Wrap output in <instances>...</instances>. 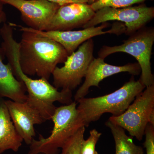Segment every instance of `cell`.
Wrapping results in <instances>:
<instances>
[{"label": "cell", "instance_id": "obj_4", "mask_svg": "<svg viewBox=\"0 0 154 154\" xmlns=\"http://www.w3.org/2000/svg\"><path fill=\"white\" fill-rule=\"evenodd\" d=\"M77 105L74 101L69 105L57 107L51 119L54 123L51 134L47 137L39 134L38 140L33 139L28 154H58L59 149L62 148L80 128L85 126Z\"/></svg>", "mask_w": 154, "mask_h": 154}, {"label": "cell", "instance_id": "obj_10", "mask_svg": "<svg viewBox=\"0 0 154 154\" xmlns=\"http://www.w3.org/2000/svg\"><path fill=\"white\" fill-rule=\"evenodd\" d=\"M107 22L102 23L98 27L84 28L82 30L68 31H42L35 30L42 36L53 39L61 45L65 49L68 55L74 52L80 45L93 37L107 33L119 35L125 32L123 24H114L110 30L103 31L108 26Z\"/></svg>", "mask_w": 154, "mask_h": 154}, {"label": "cell", "instance_id": "obj_1", "mask_svg": "<svg viewBox=\"0 0 154 154\" xmlns=\"http://www.w3.org/2000/svg\"><path fill=\"white\" fill-rule=\"evenodd\" d=\"M17 26L22 32L19 48L22 71L28 76L36 75L49 80L57 65L66 60L69 55L66 50L57 42L31 28Z\"/></svg>", "mask_w": 154, "mask_h": 154}, {"label": "cell", "instance_id": "obj_15", "mask_svg": "<svg viewBox=\"0 0 154 154\" xmlns=\"http://www.w3.org/2000/svg\"><path fill=\"white\" fill-rule=\"evenodd\" d=\"M23 141L11 119L5 99H0V154L8 150L18 152Z\"/></svg>", "mask_w": 154, "mask_h": 154}, {"label": "cell", "instance_id": "obj_16", "mask_svg": "<svg viewBox=\"0 0 154 154\" xmlns=\"http://www.w3.org/2000/svg\"><path fill=\"white\" fill-rule=\"evenodd\" d=\"M105 124L110 128L113 135L115 144V154H144L143 149L135 144L132 137L128 136L123 128L109 120Z\"/></svg>", "mask_w": 154, "mask_h": 154}, {"label": "cell", "instance_id": "obj_6", "mask_svg": "<svg viewBox=\"0 0 154 154\" xmlns=\"http://www.w3.org/2000/svg\"><path fill=\"white\" fill-rule=\"evenodd\" d=\"M108 120L121 127L131 137L142 140L148 124L154 126V85L146 87L121 115Z\"/></svg>", "mask_w": 154, "mask_h": 154}, {"label": "cell", "instance_id": "obj_20", "mask_svg": "<svg viewBox=\"0 0 154 154\" xmlns=\"http://www.w3.org/2000/svg\"><path fill=\"white\" fill-rule=\"evenodd\" d=\"M145 140L144 146L146 149V154H154V126L148 124L145 130Z\"/></svg>", "mask_w": 154, "mask_h": 154}, {"label": "cell", "instance_id": "obj_21", "mask_svg": "<svg viewBox=\"0 0 154 154\" xmlns=\"http://www.w3.org/2000/svg\"><path fill=\"white\" fill-rule=\"evenodd\" d=\"M47 1L57 3L60 5L72 3H88V0H47Z\"/></svg>", "mask_w": 154, "mask_h": 154}, {"label": "cell", "instance_id": "obj_2", "mask_svg": "<svg viewBox=\"0 0 154 154\" xmlns=\"http://www.w3.org/2000/svg\"><path fill=\"white\" fill-rule=\"evenodd\" d=\"M19 43L16 42H8L3 46L4 55L8 59L14 76L25 86L28 92L27 104L36 110L45 121L51 120L57 108L54 102L65 105L71 104L73 102L72 91L65 90L59 91L48 80L43 78L34 79L25 74L19 64Z\"/></svg>", "mask_w": 154, "mask_h": 154}, {"label": "cell", "instance_id": "obj_5", "mask_svg": "<svg viewBox=\"0 0 154 154\" xmlns=\"http://www.w3.org/2000/svg\"><path fill=\"white\" fill-rule=\"evenodd\" d=\"M154 42V28L145 26L130 35L120 45L102 46L98 52V56L103 59L117 52L125 53L132 56L140 67L141 75L140 79L146 87H148L154 85L150 62Z\"/></svg>", "mask_w": 154, "mask_h": 154}, {"label": "cell", "instance_id": "obj_9", "mask_svg": "<svg viewBox=\"0 0 154 154\" xmlns=\"http://www.w3.org/2000/svg\"><path fill=\"white\" fill-rule=\"evenodd\" d=\"M20 12L28 28L45 31L60 5L47 0H0Z\"/></svg>", "mask_w": 154, "mask_h": 154}, {"label": "cell", "instance_id": "obj_19", "mask_svg": "<svg viewBox=\"0 0 154 154\" xmlns=\"http://www.w3.org/2000/svg\"><path fill=\"white\" fill-rule=\"evenodd\" d=\"M101 135L102 133L96 129L91 131L88 139L83 140L81 154H98L96 150V146Z\"/></svg>", "mask_w": 154, "mask_h": 154}, {"label": "cell", "instance_id": "obj_17", "mask_svg": "<svg viewBox=\"0 0 154 154\" xmlns=\"http://www.w3.org/2000/svg\"><path fill=\"white\" fill-rule=\"evenodd\" d=\"M85 127H82L72 137L62 148L61 154H81Z\"/></svg>", "mask_w": 154, "mask_h": 154}, {"label": "cell", "instance_id": "obj_14", "mask_svg": "<svg viewBox=\"0 0 154 154\" xmlns=\"http://www.w3.org/2000/svg\"><path fill=\"white\" fill-rule=\"evenodd\" d=\"M7 21L4 11L0 13V25ZM3 53L0 48V99L7 98L14 102H25L27 99L26 88L22 82L14 76L11 66L3 61Z\"/></svg>", "mask_w": 154, "mask_h": 154}, {"label": "cell", "instance_id": "obj_18", "mask_svg": "<svg viewBox=\"0 0 154 154\" xmlns=\"http://www.w3.org/2000/svg\"><path fill=\"white\" fill-rule=\"evenodd\" d=\"M147 1L153 0H96L91 5L95 12L105 7L121 8L130 7L135 4H142Z\"/></svg>", "mask_w": 154, "mask_h": 154}, {"label": "cell", "instance_id": "obj_7", "mask_svg": "<svg viewBox=\"0 0 154 154\" xmlns=\"http://www.w3.org/2000/svg\"><path fill=\"white\" fill-rule=\"evenodd\" d=\"M94 47L93 39H88L68 55L63 66L56 67L52 74L55 88L72 91L79 85L94 58Z\"/></svg>", "mask_w": 154, "mask_h": 154}, {"label": "cell", "instance_id": "obj_3", "mask_svg": "<svg viewBox=\"0 0 154 154\" xmlns=\"http://www.w3.org/2000/svg\"><path fill=\"white\" fill-rule=\"evenodd\" d=\"M145 88L140 79L135 81L132 75L128 82L111 94L80 99L77 102V109L85 126L99 120L104 113H111L113 116L121 115Z\"/></svg>", "mask_w": 154, "mask_h": 154}, {"label": "cell", "instance_id": "obj_12", "mask_svg": "<svg viewBox=\"0 0 154 154\" xmlns=\"http://www.w3.org/2000/svg\"><path fill=\"white\" fill-rule=\"evenodd\" d=\"M128 72L133 76L138 75L141 69L138 63H129L122 66H116L106 63L104 59L100 57L93 59L85 77V81L78 89L74 96V101L78 102L85 97L91 87H99L101 81L116 74Z\"/></svg>", "mask_w": 154, "mask_h": 154}, {"label": "cell", "instance_id": "obj_23", "mask_svg": "<svg viewBox=\"0 0 154 154\" xmlns=\"http://www.w3.org/2000/svg\"><path fill=\"white\" fill-rule=\"evenodd\" d=\"M96 1V0H88V4L91 5V4H93V3L94 2Z\"/></svg>", "mask_w": 154, "mask_h": 154}, {"label": "cell", "instance_id": "obj_11", "mask_svg": "<svg viewBox=\"0 0 154 154\" xmlns=\"http://www.w3.org/2000/svg\"><path fill=\"white\" fill-rule=\"evenodd\" d=\"M88 3H72L60 6L45 31H68L83 28L94 17Z\"/></svg>", "mask_w": 154, "mask_h": 154}, {"label": "cell", "instance_id": "obj_13", "mask_svg": "<svg viewBox=\"0 0 154 154\" xmlns=\"http://www.w3.org/2000/svg\"><path fill=\"white\" fill-rule=\"evenodd\" d=\"M10 116L18 133L26 144L30 145L36 136L34 125L45 122L39 113L26 102L5 100Z\"/></svg>", "mask_w": 154, "mask_h": 154}, {"label": "cell", "instance_id": "obj_22", "mask_svg": "<svg viewBox=\"0 0 154 154\" xmlns=\"http://www.w3.org/2000/svg\"><path fill=\"white\" fill-rule=\"evenodd\" d=\"M3 5L4 4L0 2V13L3 11Z\"/></svg>", "mask_w": 154, "mask_h": 154}, {"label": "cell", "instance_id": "obj_8", "mask_svg": "<svg viewBox=\"0 0 154 154\" xmlns=\"http://www.w3.org/2000/svg\"><path fill=\"white\" fill-rule=\"evenodd\" d=\"M154 17V8L144 3L137 6L121 8L105 7L95 12L94 17L83 26L84 28L109 21H119L125 25V33L130 36L150 22Z\"/></svg>", "mask_w": 154, "mask_h": 154}]
</instances>
